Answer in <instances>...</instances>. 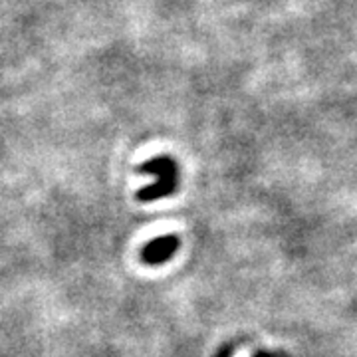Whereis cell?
Segmentation results:
<instances>
[{"instance_id":"cell-1","label":"cell","mask_w":357,"mask_h":357,"mask_svg":"<svg viewBox=\"0 0 357 357\" xmlns=\"http://www.w3.org/2000/svg\"><path fill=\"white\" fill-rule=\"evenodd\" d=\"M137 171L143 173V175H155L157 177V183L149 185V187H143V189L137 191V201H141V203L159 201L163 197L173 195L175 189H177V165L169 157L149 159V161L141 163Z\"/></svg>"},{"instance_id":"cell-2","label":"cell","mask_w":357,"mask_h":357,"mask_svg":"<svg viewBox=\"0 0 357 357\" xmlns=\"http://www.w3.org/2000/svg\"><path fill=\"white\" fill-rule=\"evenodd\" d=\"M178 241L177 236L169 234V236H159L151 243H147L141 250V260L149 266H159L167 262L169 258H173V255L177 252Z\"/></svg>"}]
</instances>
